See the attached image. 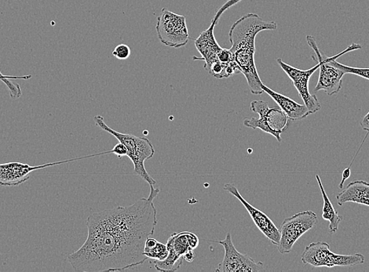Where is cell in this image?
<instances>
[{
    "mask_svg": "<svg viewBox=\"0 0 369 272\" xmlns=\"http://www.w3.org/2000/svg\"><path fill=\"white\" fill-rule=\"evenodd\" d=\"M105 154H115L119 159H122L124 156H127V148L122 143L119 142L117 145L113 147L112 150L105 152Z\"/></svg>",
    "mask_w": 369,
    "mask_h": 272,
    "instance_id": "603a6c76",
    "label": "cell"
},
{
    "mask_svg": "<svg viewBox=\"0 0 369 272\" xmlns=\"http://www.w3.org/2000/svg\"><path fill=\"white\" fill-rule=\"evenodd\" d=\"M221 245L225 250V257L216 268V272H259L264 270V264L254 261L247 254H241L234 247L231 233L223 241H214Z\"/></svg>",
    "mask_w": 369,
    "mask_h": 272,
    "instance_id": "9c48e42d",
    "label": "cell"
},
{
    "mask_svg": "<svg viewBox=\"0 0 369 272\" xmlns=\"http://www.w3.org/2000/svg\"><path fill=\"white\" fill-rule=\"evenodd\" d=\"M166 245L167 250H171L179 256L183 257L188 251L193 250L189 240H188V232L173 233Z\"/></svg>",
    "mask_w": 369,
    "mask_h": 272,
    "instance_id": "ac0fdd59",
    "label": "cell"
},
{
    "mask_svg": "<svg viewBox=\"0 0 369 272\" xmlns=\"http://www.w3.org/2000/svg\"><path fill=\"white\" fill-rule=\"evenodd\" d=\"M316 180L321 192L322 198H323V209H322V219L330 222V232L335 233L337 232L339 224L343 221V216L339 215L337 210L335 209L332 203L325 192L323 185L321 181L320 176L316 175Z\"/></svg>",
    "mask_w": 369,
    "mask_h": 272,
    "instance_id": "2e32d148",
    "label": "cell"
},
{
    "mask_svg": "<svg viewBox=\"0 0 369 272\" xmlns=\"http://www.w3.org/2000/svg\"><path fill=\"white\" fill-rule=\"evenodd\" d=\"M278 29L274 22H265L257 13H247L231 26L229 37L231 43V51L235 63L244 74L252 93L263 94V82L260 79L254 63L256 53V38L263 31H273Z\"/></svg>",
    "mask_w": 369,
    "mask_h": 272,
    "instance_id": "7a4b0ae2",
    "label": "cell"
},
{
    "mask_svg": "<svg viewBox=\"0 0 369 272\" xmlns=\"http://www.w3.org/2000/svg\"><path fill=\"white\" fill-rule=\"evenodd\" d=\"M183 257H180L174 251L169 250V255L163 261H154V265L157 271L161 272L176 271L183 264Z\"/></svg>",
    "mask_w": 369,
    "mask_h": 272,
    "instance_id": "d6986e66",
    "label": "cell"
},
{
    "mask_svg": "<svg viewBox=\"0 0 369 272\" xmlns=\"http://www.w3.org/2000/svg\"><path fill=\"white\" fill-rule=\"evenodd\" d=\"M306 41L311 47L317 58L313 56L314 60L320 64L319 78L315 91H323L328 96L337 94L343 86V78L345 73L330 63L328 57L318 48L316 39L312 36H307Z\"/></svg>",
    "mask_w": 369,
    "mask_h": 272,
    "instance_id": "ba28073f",
    "label": "cell"
},
{
    "mask_svg": "<svg viewBox=\"0 0 369 272\" xmlns=\"http://www.w3.org/2000/svg\"><path fill=\"white\" fill-rule=\"evenodd\" d=\"M318 217L311 210L287 217L279 228L280 238L278 249L281 254H290L299 238L317 226Z\"/></svg>",
    "mask_w": 369,
    "mask_h": 272,
    "instance_id": "52a82bcc",
    "label": "cell"
},
{
    "mask_svg": "<svg viewBox=\"0 0 369 272\" xmlns=\"http://www.w3.org/2000/svg\"><path fill=\"white\" fill-rule=\"evenodd\" d=\"M93 120L100 129L110 134L125 145L127 150V156L131 160L134 165V173L149 183L150 186H155L157 181L152 178L145 168V162L153 158L155 154V149L151 141L145 138L136 137L133 134L114 131L105 124L102 115H96Z\"/></svg>",
    "mask_w": 369,
    "mask_h": 272,
    "instance_id": "3957f363",
    "label": "cell"
},
{
    "mask_svg": "<svg viewBox=\"0 0 369 272\" xmlns=\"http://www.w3.org/2000/svg\"><path fill=\"white\" fill-rule=\"evenodd\" d=\"M91 157H92L91 155V156L86 155L84 157L46 163V164L41 166H30L18 162L4 163V164H0V186L6 187L18 186L28 181L30 179V174L39 171V169Z\"/></svg>",
    "mask_w": 369,
    "mask_h": 272,
    "instance_id": "8fae6325",
    "label": "cell"
},
{
    "mask_svg": "<svg viewBox=\"0 0 369 272\" xmlns=\"http://www.w3.org/2000/svg\"><path fill=\"white\" fill-rule=\"evenodd\" d=\"M361 127L364 131L369 133V112L361 122Z\"/></svg>",
    "mask_w": 369,
    "mask_h": 272,
    "instance_id": "484cf974",
    "label": "cell"
},
{
    "mask_svg": "<svg viewBox=\"0 0 369 272\" xmlns=\"http://www.w3.org/2000/svg\"><path fill=\"white\" fill-rule=\"evenodd\" d=\"M261 89L276 102L290 120L298 121L304 119L311 115L310 111L308 110L305 105L299 104L297 101L285 96V95L271 90V88L266 86L264 84L261 85Z\"/></svg>",
    "mask_w": 369,
    "mask_h": 272,
    "instance_id": "5bb4252c",
    "label": "cell"
},
{
    "mask_svg": "<svg viewBox=\"0 0 369 272\" xmlns=\"http://www.w3.org/2000/svg\"><path fill=\"white\" fill-rule=\"evenodd\" d=\"M277 63L292 80V84L297 88L299 96L303 99L304 105L307 107L311 114L319 112L321 105L316 95L311 93L310 89H309V82H310L313 73L319 70L320 64L318 63L316 66L311 67L310 70H302L286 64L280 58L277 60Z\"/></svg>",
    "mask_w": 369,
    "mask_h": 272,
    "instance_id": "30bf717a",
    "label": "cell"
},
{
    "mask_svg": "<svg viewBox=\"0 0 369 272\" xmlns=\"http://www.w3.org/2000/svg\"><path fill=\"white\" fill-rule=\"evenodd\" d=\"M351 174V168L350 167L347 168V169H344V171L343 172V174H342V181L339 183V186L340 189H343L344 188V183L349 178H350Z\"/></svg>",
    "mask_w": 369,
    "mask_h": 272,
    "instance_id": "d4e9b609",
    "label": "cell"
},
{
    "mask_svg": "<svg viewBox=\"0 0 369 272\" xmlns=\"http://www.w3.org/2000/svg\"><path fill=\"white\" fill-rule=\"evenodd\" d=\"M361 45L358 44H352L351 45L347 46V48L345 51L337 54V56L331 58L328 57V60L330 61L331 65L335 67H337V69L340 70L341 71H343L345 74L355 75V76L369 80V67H355L347 66L338 63L337 60L338 58L344 56V54L347 53L361 50Z\"/></svg>",
    "mask_w": 369,
    "mask_h": 272,
    "instance_id": "e0dca14e",
    "label": "cell"
},
{
    "mask_svg": "<svg viewBox=\"0 0 369 272\" xmlns=\"http://www.w3.org/2000/svg\"><path fill=\"white\" fill-rule=\"evenodd\" d=\"M160 188L129 207H118L87 217L89 235L82 247L68 256L78 272L124 271L144 264L145 242L155 233L157 212L154 200Z\"/></svg>",
    "mask_w": 369,
    "mask_h": 272,
    "instance_id": "6da1fadb",
    "label": "cell"
},
{
    "mask_svg": "<svg viewBox=\"0 0 369 272\" xmlns=\"http://www.w3.org/2000/svg\"><path fill=\"white\" fill-rule=\"evenodd\" d=\"M156 30L160 42L173 48H181L190 40L186 17L166 8L157 18Z\"/></svg>",
    "mask_w": 369,
    "mask_h": 272,
    "instance_id": "8992f818",
    "label": "cell"
},
{
    "mask_svg": "<svg viewBox=\"0 0 369 272\" xmlns=\"http://www.w3.org/2000/svg\"><path fill=\"white\" fill-rule=\"evenodd\" d=\"M338 205L342 207L347 202H354L369 207V183L354 181L337 195Z\"/></svg>",
    "mask_w": 369,
    "mask_h": 272,
    "instance_id": "9a60e30c",
    "label": "cell"
},
{
    "mask_svg": "<svg viewBox=\"0 0 369 272\" xmlns=\"http://www.w3.org/2000/svg\"><path fill=\"white\" fill-rule=\"evenodd\" d=\"M251 110L259 114V118L245 119L244 125L252 129H260L271 134L279 143L283 141L281 134L290 126V119L280 107L270 108L264 101H253Z\"/></svg>",
    "mask_w": 369,
    "mask_h": 272,
    "instance_id": "277c9868",
    "label": "cell"
},
{
    "mask_svg": "<svg viewBox=\"0 0 369 272\" xmlns=\"http://www.w3.org/2000/svg\"><path fill=\"white\" fill-rule=\"evenodd\" d=\"M194 257H195V254H194V250L188 251V252L183 256V259L187 262H193Z\"/></svg>",
    "mask_w": 369,
    "mask_h": 272,
    "instance_id": "4316f807",
    "label": "cell"
},
{
    "mask_svg": "<svg viewBox=\"0 0 369 272\" xmlns=\"http://www.w3.org/2000/svg\"><path fill=\"white\" fill-rule=\"evenodd\" d=\"M188 240H189L190 247L193 250L198 247L199 239L197 235L188 232Z\"/></svg>",
    "mask_w": 369,
    "mask_h": 272,
    "instance_id": "cb8c5ba5",
    "label": "cell"
},
{
    "mask_svg": "<svg viewBox=\"0 0 369 272\" xmlns=\"http://www.w3.org/2000/svg\"><path fill=\"white\" fill-rule=\"evenodd\" d=\"M224 190L233 195L235 198H237L242 203V205L251 216L253 222L256 224L260 232L275 245V246H278L280 238V231L279 228L275 226L270 217L247 202L244 199V197L240 195L237 187L233 186V183H226Z\"/></svg>",
    "mask_w": 369,
    "mask_h": 272,
    "instance_id": "7c38bea8",
    "label": "cell"
},
{
    "mask_svg": "<svg viewBox=\"0 0 369 272\" xmlns=\"http://www.w3.org/2000/svg\"><path fill=\"white\" fill-rule=\"evenodd\" d=\"M304 264L316 268L351 267L363 264L365 256L361 254L342 255L332 252L330 246L325 242H315L309 244L301 257Z\"/></svg>",
    "mask_w": 369,
    "mask_h": 272,
    "instance_id": "5b68a950",
    "label": "cell"
},
{
    "mask_svg": "<svg viewBox=\"0 0 369 272\" xmlns=\"http://www.w3.org/2000/svg\"><path fill=\"white\" fill-rule=\"evenodd\" d=\"M131 48L126 44H119L112 51V56L119 60H127L131 56Z\"/></svg>",
    "mask_w": 369,
    "mask_h": 272,
    "instance_id": "7402d4cb",
    "label": "cell"
},
{
    "mask_svg": "<svg viewBox=\"0 0 369 272\" xmlns=\"http://www.w3.org/2000/svg\"><path fill=\"white\" fill-rule=\"evenodd\" d=\"M220 15V13L217 12L212 20L209 28L201 32L199 37L195 40V46L200 53L201 58L194 56L193 60H204L205 70L213 63L219 61L218 54L223 49L218 44L214 34V27L217 25Z\"/></svg>",
    "mask_w": 369,
    "mask_h": 272,
    "instance_id": "4fadbf2b",
    "label": "cell"
},
{
    "mask_svg": "<svg viewBox=\"0 0 369 272\" xmlns=\"http://www.w3.org/2000/svg\"><path fill=\"white\" fill-rule=\"evenodd\" d=\"M144 254L148 259L163 261L169 255V250H167V245L157 242L153 247L144 250Z\"/></svg>",
    "mask_w": 369,
    "mask_h": 272,
    "instance_id": "44dd1931",
    "label": "cell"
},
{
    "mask_svg": "<svg viewBox=\"0 0 369 272\" xmlns=\"http://www.w3.org/2000/svg\"><path fill=\"white\" fill-rule=\"evenodd\" d=\"M31 78V75L25 77H11L4 76V75H3L1 72H0V80H2L6 84V86H8L10 91L11 98L13 99L21 98L22 92L21 87H20V86L17 84L11 83V81L10 79H30Z\"/></svg>",
    "mask_w": 369,
    "mask_h": 272,
    "instance_id": "ffe728a7",
    "label": "cell"
}]
</instances>
